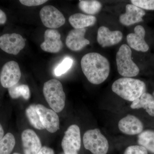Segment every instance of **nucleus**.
Wrapping results in <instances>:
<instances>
[{
  "mask_svg": "<svg viewBox=\"0 0 154 154\" xmlns=\"http://www.w3.org/2000/svg\"><path fill=\"white\" fill-rule=\"evenodd\" d=\"M116 62L119 73L124 78L136 76L139 73V68L132 60V51L126 44L119 48L116 54Z\"/></svg>",
  "mask_w": 154,
  "mask_h": 154,
  "instance_id": "4",
  "label": "nucleus"
},
{
  "mask_svg": "<svg viewBox=\"0 0 154 154\" xmlns=\"http://www.w3.org/2000/svg\"><path fill=\"white\" fill-rule=\"evenodd\" d=\"M8 91L12 99H17L20 96H22L25 100H28L30 98V90L27 85L17 84L8 88Z\"/></svg>",
  "mask_w": 154,
  "mask_h": 154,
  "instance_id": "23",
  "label": "nucleus"
},
{
  "mask_svg": "<svg viewBox=\"0 0 154 154\" xmlns=\"http://www.w3.org/2000/svg\"><path fill=\"white\" fill-rule=\"evenodd\" d=\"M122 37L123 34L121 31H111L107 27L101 26L98 29L97 40L100 45L105 48L118 44Z\"/></svg>",
  "mask_w": 154,
  "mask_h": 154,
  "instance_id": "15",
  "label": "nucleus"
},
{
  "mask_svg": "<svg viewBox=\"0 0 154 154\" xmlns=\"http://www.w3.org/2000/svg\"><path fill=\"white\" fill-rule=\"evenodd\" d=\"M86 32L85 28L74 29L70 31L66 40L67 47L72 51H77L90 44V42L85 37Z\"/></svg>",
  "mask_w": 154,
  "mask_h": 154,
  "instance_id": "12",
  "label": "nucleus"
},
{
  "mask_svg": "<svg viewBox=\"0 0 154 154\" xmlns=\"http://www.w3.org/2000/svg\"><path fill=\"white\" fill-rule=\"evenodd\" d=\"M81 133L76 125H70L66 132L61 142L65 154H78L81 147Z\"/></svg>",
  "mask_w": 154,
  "mask_h": 154,
  "instance_id": "6",
  "label": "nucleus"
},
{
  "mask_svg": "<svg viewBox=\"0 0 154 154\" xmlns=\"http://www.w3.org/2000/svg\"><path fill=\"white\" fill-rule=\"evenodd\" d=\"M153 97L154 98V92H153Z\"/></svg>",
  "mask_w": 154,
  "mask_h": 154,
  "instance_id": "33",
  "label": "nucleus"
},
{
  "mask_svg": "<svg viewBox=\"0 0 154 154\" xmlns=\"http://www.w3.org/2000/svg\"><path fill=\"white\" fill-rule=\"evenodd\" d=\"M59 32L55 29H48L44 33V42L40 45L42 50L46 52L57 53L63 48Z\"/></svg>",
  "mask_w": 154,
  "mask_h": 154,
  "instance_id": "11",
  "label": "nucleus"
},
{
  "mask_svg": "<svg viewBox=\"0 0 154 154\" xmlns=\"http://www.w3.org/2000/svg\"><path fill=\"white\" fill-rule=\"evenodd\" d=\"M97 19L95 16L77 13L71 15L69 22L74 29H83L96 24Z\"/></svg>",
  "mask_w": 154,
  "mask_h": 154,
  "instance_id": "18",
  "label": "nucleus"
},
{
  "mask_svg": "<svg viewBox=\"0 0 154 154\" xmlns=\"http://www.w3.org/2000/svg\"><path fill=\"white\" fill-rule=\"evenodd\" d=\"M43 93L46 101L56 113L62 111L65 105L66 95L61 83L52 79L44 83Z\"/></svg>",
  "mask_w": 154,
  "mask_h": 154,
  "instance_id": "3",
  "label": "nucleus"
},
{
  "mask_svg": "<svg viewBox=\"0 0 154 154\" xmlns=\"http://www.w3.org/2000/svg\"><path fill=\"white\" fill-rule=\"evenodd\" d=\"M79 7L80 10L88 15L98 14L102 8V5L96 0H80Z\"/></svg>",
  "mask_w": 154,
  "mask_h": 154,
  "instance_id": "20",
  "label": "nucleus"
},
{
  "mask_svg": "<svg viewBox=\"0 0 154 154\" xmlns=\"http://www.w3.org/2000/svg\"><path fill=\"white\" fill-rule=\"evenodd\" d=\"M25 45V39L18 33H6L0 36V48L9 54L17 55Z\"/></svg>",
  "mask_w": 154,
  "mask_h": 154,
  "instance_id": "8",
  "label": "nucleus"
},
{
  "mask_svg": "<svg viewBox=\"0 0 154 154\" xmlns=\"http://www.w3.org/2000/svg\"><path fill=\"white\" fill-rule=\"evenodd\" d=\"M145 30L142 26H136L134 33H129L127 36V41L129 47L138 51H147L149 46L145 40Z\"/></svg>",
  "mask_w": 154,
  "mask_h": 154,
  "instance_id": "14",
  "label": "nucleus"
},
{
  "mask_svg": "<svg viewBox=\"0 0 154 154\" xmlns=\"http://www.w3.org/2000/svg\"><path fill=\"white\" fill-rule=\"evenodd\" d=\"M65 154L64 153H61V154Z\"/></svg>",
  "mask_w": 154,
  "mask_h": 154,
  "instance_id": "34",
  "label": "nucleus"
},
{
  "mask_svg": "<svg viewBox=\"0 0 154 154\" xmlns=\"http://www.w3.org/2000/svg\"><path fill=\"white\" fill-rule=\"evenodd\" d=\"M119 130L124 134L128 135L139 134L143 129L142 122L136 116L128 115L122 119L119 122Z\"/></svg>",
  "mask_w": 154,
  "mask_h": 154,
  "instance_id": "16",
  "label": "nucleus"
},
{
  "mask_svg": "<svg viewBox=\"0 0 154 154\" xmlns=\"http://www.w3.org/2000/svg\"><path fill=\"white\" fill-rule=\"evenodd\" d=\"M112 90L122 99L133 102L145 93L146 84L143 81L131 78H122L112 85Z\"/></svg>",
  "mask_w": 154,
  "mask_h": 154,
  "instance_id": "2",
  "label": "nucleus"
},
{
  "mask_svg": "<svg viewBox=\"0 0 154 154\" xmlns=\"http://www.w3.org/2000/svg\"><path fill=\"white\" fill-rule=\"evenodd\" d=\"M21 137L24 154H37L42 147L40 139L32 130H24Z\"/></svg>",
  "mask_w": 154,
  "mask_h": 154,
  "instance_id": "13",
  "label": "nucleus"
},
{
  "mask_svg": "<svg viewBox=\"0 0 154 154\" xmlns=\"http://www.w3.org/2000/svg\"><path fill=\"white\" fill-rule=\"evenodd\" d=\"M13 154H20L18 153H14Z\"/></svg>",
  "mask_w": 154,
  "mask_h": 154,
  "instance_id": "32",
  "label": "nucleus"
},
{
  "mask_svg": "<svg viewBox=\"0 0 154 154\" xmlns=\"http://www.w3.org/2000/svg\"><path fill=\"white\" fill-rule=\"evenodd\" d=\"M20 3L24 5L32 7L43 5L47 2V0H20Z\"/></svg>",
  "mask_w": 154,
  "mask_h": 154,
  "instance_id": "28",
  "label": "nucleus"
},
{
  "mask_svg": "<svg viewBox=\"0 0 154 154\" xmlns=\"http://www.w3.org/2000/svg\"><path fill=\"white\" fill-rule=\"evenodd\" d=\"M16 140L14 135L8 133L0 140V154H11L14 149Z\"/></svg>",
  "mask_w": 154,
  "mask_h": 154,
  "instance_id": "24",
  "label": "nucleus"
},
{
  "mask_svg": "<svg viewBox=\"0 0 154 154\" xmlns=\"http://www.w3.org/2000/svg\"><path fill=\"white\" fill-rule=\"evenodd\" d=\"M26 116L30 124L36 129L43 130L45 128L42 123L40 117L36 109V105L32 104L29 105L25 110Z\"/></svg>",
  "mask_w": 154,
  "mask_h": 154,
  "instance_id": "22",
  "label": "nucleus"
},
{
  "mask_svg": "<svg viewBox=\"0 0 154 154\" xmlns=\"http://www.w3.org/2000/svg\"><path fill=\"white\" fill-rule=\"evenodd\" d=\"M7 21V17L4 11L0 9V25L5 24Z\"/></svg>",
  "mask_w": 154,
  "mask_h": 154,
  "instance_id": "30",
  "label": "nucleus"
},
{
  "mask_svg": "<svg viewBox=\"0 0 154 154\" xmlns=\"http://www.w3.org/2000/svg\"><path fill=\"white\" fill-rule=\"evenodd\" d=\"M37 154H54V152L52 149L47 146L42 147L41 149Z\"/></svg>",
  "mask_w": 154,
  "mask_h": 154,
  "instance_id": "29",
  "label": "nucleus"
},
{
  "mask_svg": "<svg viewBox=\"0 0 154 154\" xmlns=\"http://www.w3.org/2000/svg\"><path fill=\"white\" fill-rule=\"evenodd\" d=\"M36 109L45 129L50 133L56 132L59 129V118L55 111L41 104L36 105Z\"/></svg>",
  "mask_w": 154,
  "mask_h": 154,
  "instance_id": "10",
  "label": "nucleus"
},
{
  "mask_svg": "<svg viewBox=\"0 0 154 154\" xmlns=\"http://www.w3.org/2000/svg\"><path fill=\"white\" fill-rule=\"evenodd\" d=\"M73 63L72 58L66 57L62 60L55 69H54V74L57 76H60L66 73L71 68Z\"/></svg>",
  "mask_w": 154,
  "mask_h": 154,
  "instance_id": "25",
  "label": "nucleus"
},
{
  "mask_svg": "<svg viewBox=\"0 0 154 154\" xmlns=\"http://www.w3.org/2000/svg\"><path fill=\"white\" fill-rule=\"evenodd\" d=\"M4 137V131L2 125L0 123V140L3 138Z\"/></svg>",
  "mask_w": 154,
  "mask_h": 154,
  "instance_id": "31",
  "label": "nucleus"
},
{
  "mask_svg": "<svg viewBox=\"0 0 154 154\" xmlns=\"http://www.w3.org/2000/svg\"><path fill=\"white\" fill-rule=\"evenodd\" d=\"M123 154H148V151L143 146L133 145L128 147Z\"/></svg>",
  "mask_w": 154,
  "mask_h": 154,
  "instance_id": "27",
  "label": "nucleus"
},
{
  "mask_svg": "<svg viewBox=\"0 0 154 154\" xmlns=\"http://www.w3.org/2000/svg\"><path fill=\"white\" fill-rule=\"evenodd\" d=\"M84 147L93 154H107L109 143L105 136L98 128L90 129L84 134Z\"/></svg>",
  "mask_w": 154,
  "mask_h": 154,
  "instance_id": "5",
  "label": "nucleus"
},
{
  "mask_svg": "<svg viewBox=\"0 0 154 154\" xmlns=\"http://www.w3.org/2000/svg\"><path fill=\"white\" fill-rule=\"evenodd\" d=\"M82 70L88 81L94 85L104 82L109 76V61L98 53H89L84 56L81 62Z\"/></svg>",
  "mask_w": 154,
  "mask_h": 154,
  "instance_id": "1",
  "label": "nucleus"
},
{
  "mask_svg": "<svg viewBox=\"0 0 154 154\" xmlns=\"http://www.w3.org/2000/svg\"><path fill=\"white\" fill-rule=\"evenodd\" d=\"M39 15L43 25L51 29L60 28L65 23L63 14L53 6H44L40 11Z\"/></svg>",
  "mask_w": 154,
  "mask_h": 154,
  "instance_id": "7",
  "label": "nucleus"
},
{
  "mask_svg": "<svg viewBox=\"0 0 154 154\" xmlns=\"http://www.w3.org/2000/svg\"><path fill=\"white\" fill-rule=\"evenodd\" d=\"M138 143L151 152L154 154V131H143L138 136Z\"/></svg>",
  "mask_w": 154,
  "mask_h": 154,
  "instance_id": "21",
  "label": "nucleus"
},
{
  "mask_svg": "<svg viewBox=\"0 0 154 154\" xmlns=\"http://www.w3.org/2000/svg\"><path fill=\"white\" fill-rule=\"evenodd\" d=\"M131 2L133 5L142 10H154V0H131Z\"/></svg>",
  "mask_w": 154,
  "mask_h": 154,
  "instance_id": "26",
  "label": "nucleus"
},
{
  "mask_svg": "<svg viewBox=\"0 0 154 154\" xmlns=\"http://www.w3.org/2000/svg\"><path fill=\"white\" fill-rule=\"evenodd\" d=\"M131 108L133 109L143 108L149 115L154 116V98L151 94L144 93L138 99L132 102Z\"/></svg>",
  "mask_w": 154,
  "mask_h": 154,
  "instance_id": "19",
  "label": "nucleus"
},
{
  "mask_svg": "<svg viewBox=\"0 0 154 154\" xmlns=\"http://www.w3.org/2000/svg\"><path fill=\"white\" fill-rule=\"evenodd\" d=\"M21 72L19 64L10 61L4 65L1 74V82L4 88H9L17 85L21 79Z\"/></svg>",
  "mask_w": 154,
  "mask_h": 154,
  "instance_id": "9",
  "label": "nucleus"
},
{
  "mask_svg": "<svg viewBox=\"0 0 154 154\" xmlns=\"http://www.w3.org/2000/svg\"><path fill=\"white\" fill-rule=\"evenodd\" d=\"M146 13L142 9L133 5L128 4L125 7V13L119 17V21L122 25L128 26L143 22Z\"/></svg>",
  "mask_w": 154,
  "mask_h": 154,
  "instance_id": "17",
  "label": "nucleus"
}]
</instances>
